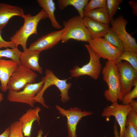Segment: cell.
Wrapping results in <instances>:
<instances>
[{
	"mask_svg": "<svg viewBox=\"0 0 137 137\" xmlns=\"http://www.w3.org/2000/svg\"><path fill=\"white\" fill-rule=\"evenodd\" d=\"M48 18L45 11L42 10L37 14L32 16L29 14L25 15L23 18V25L10 38L16 46L21 45L24 50L27 49V42L29 37L32 34L37 35V28L40 22Z\"/></svg>",
	"mask_w": 137,
	"mask_h": 137,
	"instance_id": "obj_1",
	"label": "cell"
},
{
	"mask_svg": "<svg viewBox=\"0 0 137 137\" xmlns=\"http://www.w3.org/2000/svg\"><path fill=\"white\" fill-rule=\"evenodd\" d=\"M102 73L103 80L108 86L104 95L112 103L121 101L123 96L121 91L119 74L115 61H107L103 67Z\"/></svg>",
	"mask_w": 137,
	"mask_h": 137,
	"instance_id": "obj_2",
	"label": "cell"
},
{
	"mask_svg": "<svg viewBox=\"0 0 137 137\" xmlns=\"http://www.w3.org/2000/svg\"><path fill=\"white\" fill-rule=\"evenodd\" d=\"M64 29L61 41L67 42L70 39L88 42L91 39L90 34L85 26L83 18L79 15L73 16L63 22Z\"/></svg>",
	"mask_w": 137,
	"mask_h": 137,
	"instance_id": "obj_3",
	"label": "cell"
},
{
	"mask_svg": "<svg viewBox=\"0 0 137 137\" xmlns=\"http://www.w3.org/2000/svg\"><path fill=\"white\" fill-rule=\"evenodd\" d=\"M45 76L43 77L44 79L43 86L34 98L35 102H38L45 108H49L45 104L43 95L47 89L53 85L56 86L60 91L61 101L63 103L68 101L70 99L68 95V91L72 86L71 83H67L66 79H59L50 69H46L45 71Z\"/></svg>",
	"mask_w": 137,
	"mask_h": 137,
	"instance_id": "obj_4",
	"label": "cell"
},
{
	"mask_svg": "<svg viewBox=\"0 0 137 137\" xmlns=\"http://www.w3.org/2000/svg\"><path fill=\"white\" fill-rule=\"evenodd\" d=\"M84 46L87 49L90 57L89 62L80 67L78 65L74 66L70 71L71 77L77 78L84 75H87L95 80L97 79L101 69V64L100 58L94 53L89 44Z\"/></svg>",
	"mask_w": 137,
	"mask_h": 137,
	"instance_id": "obj_5",
	"label": "cell"
},
{
	"mask_svg": "<svg viewBox=\"0 0 137 137\" xmlns=\"http://www.w3.org/2000/svg\"><path fill=\"white\" fill-rule=\"evenodd\" d=\"M37 76L33 71L19 65L9 79L7 90L14 92L20 91L27 85L35 82Z\"/></svg>",
	"mask_w": 137,
	"mask_h": 137,
	"instance_id": "obj_6",
	"label": "cell"
},
{
	"mask_svg": "<svg viewBox=\"0 0 137 137\" xmlns=\"http://www.w3.org/2000/svg\"><path fill=\"white\" fill-rule=\"evenodd\" d=\"M44 83V79L43 77L40 81L28 84L21 91H9L7 99L11 102L26 104L32 107H34L36 102L34 98L42 89Z\"/></svg>",
	"mask_w": 137,
	"mask_h": 137,
	"instance_id": "obj_7",
	"label": "cell"
},
{
	"mask_svg": "<svg viewBox=\"0 0 137 137\" xmlns=\"http://www.w3.org/2000/svg\"><path fill=\"white\" fill-rule=\"evenodd\" d=\"M110 29L115 32L123 42L124 51L137 53V44L135 39L128 33L126 27L128 22L122 15L110 21Z\"/></svg>",
	"mask_w": 137,
	"mask_h": 137,
	"instance_id": "obj_8",
	"label": "cell"
},
{
	"mask_svg": "<svg viewBox=\"0 0 137 137\" xmlns=\"http://www.w3.org/2000/svg\"><path fill=\"white\" fill-rule=\"evenodd\" d=\"M132 110L130 104H119L117 102L112 103L110 106L104 108L101 113L102 117L108 121L111 116H114L119 126V137H123L126 128V122L129 112Z\"/></svg>",
	"mask_w": 137,
	"mask_h": 137,
	"instance_id": "obj_9",
	"label": "cell"
},
{
	"mask_svg": "<svg viewBox=\"0 0 137 137\" xmlns=\"http://www.w3.org/2000/svg\"><path fill=\"white\" fill-rule=\"evenodd\" d=\"M88 42L95 53L100 58L115 61L123 53L102 38L91 39Z\"/></svg>",
	"mask_w": 137,
	"mask_h": 137,
	"instance_id": "obj_10",
	"label": "cell"
},
{
	"mask_svg": "<svg viewBox=\"0 0 137 137\" xmlns=\"http://www.w3.org/2000/svg\"><path fill=\"white\" fill-rule=\"evenodd\" d=\"M56 107L59 113L62 116H65L67 118L68 137H77L76 130L78 122L82 117L90 115L92 113L90 111H82L76 107L67 110L58 105L56 106Z\"/></svg>",
	"mask_w": 137,
	"mask_h": 137,
	"instance_id": "obj_11",
	"label": "cell"
},
{
	"mask_svg": "<svg viewBox=\"0 0 137 137\" xmlns=\"http://www.w3.org/2000/svg\"><path fill=\"white\" fill-rule=\"evenodd\" d=\"M119 71L123 97L130 92L137 79V71L127 62H121L116 63Z\"/></svg>",
	"mask_w": 137,
	"mask_h": 137,
	"instance_id": "obj_12",
	"label": "cell"
},
{
	"mask_svg": "<svg viewBox=\"0 0 137 137\" xmlns=\"http://www.w3.org/2000/svg\"><path fill=\"white\" fill-rule=\"evenodd\" d=\"M64 31L63 28L42 36L31 43L28 49L40 53L42 51L52 48L61 40Z\"/></svg>",
	"mask_w": 137,
	"mask_h": 137,
	"instance_id": "obj_13",
	"label": "cell"
},
{
	"mask_svg": "<svg viewBox=\"0 0 137 137\" xmlns=\"http://www.w3.org/2000/svg\"><path fill=\"white\" fill-rule=\"evenodd\" d=\"M25 15L22 8L0 2V30L2 31L12 18L18 16L23 18Z\"/></svg>",
	"mask_w": 137,
	"mask_h": 137,
	"instance_id": "obj_14",
	"label": "cell"
},
{
	"mask_svg": "<svg viewBox=\"0 0 137 137\" xmlns=\"http://www.w3.org/2000/svg\"><path fill=\"white\" fill-rule=\"evenodd\" d=\"M40 53L29 50L28 48L23 50L20 56V61L22 66L40 74L43 73V68L39 63Z\"/></svg>",
	"mask_w": 137,
	"mask_h": 137,
	"instance_id": "obj_15",
	"label": "cell"
},
{
	"mask_svg": "<svg viewBox=\"0 0 137 137\" xmlns=\"http://www.w3.org/2000/svg\"><path fill=\"white\" fill-rule=\"evenodd\" d=\"M41 109L39 107L28 110L19 118V121L22 126V130L25 136L30 137L33 123L37 121L39 124L40 118L39 113Z\"/></svg>",
	"mask_w": 137,
	"mask_h": 137,
	"instance_id": "obj_16",
	"label": "cell"
},
{
	"mask_svg": "<svg viewBox=\"0 0 137 137\" xmlns=\"http://www.w3.org/2000/svg\"><path fill=\"white\" fill-rule=\"evenodd\" d=\"M18 65L16 61L12 60L0 59V89L3 92L7 90L9 79Z\"/></svg>",
	"mask_w": 137,
	"mask_h": 137,
	"instance_id": "obj_17",
	"label": "cell"
},
{
	"mask_svg": "<svg viewBox=\"0 0 137 137\" xmlns=\"http://www.w3.org/2000/svg\"><path fill=\"white\" fill-rule=\"evenodd\" d=\"M84 24L91 37L94 39L103 37L110 29L109 24L104 23L90 18L84 17Z\"/></svg>",
	"mask_w": 137,
	"mask_h": 137,
	"instance_id": "obj_18",
	"label": "cell"
},
{
	"mask_svg": "<svg viewBox=\"0 0 137 137\" xmlns=\"http://www.w3.org/2000/svg\"><path fill=\"white\" fill-rule=\"evenodd\" d=\"M39 5L42 8L47 15L53 27L59 30L62 29V26L56 20L55 14L56 9L55 3L53 0H37Z\"/></svg>",
	"mask_w": 137,
	"mask_h": 137,
	"instance_id": "obj_19",
	"label": "cell"
},
{
	"mask_svg": "<svg viewBox=\"0 0 137 137\" xmlns=\"http://www.w3.org/2000/svg\"><path fill=\"white\" fill-rule=\"evenodd\" d=\"M84 17L90 18L106 24H109L110 20L107 8L96 9L91 11H83Z\"/></svg>",
	"mask_w": 137,
	"mask_h": 137,
	"instance_id": "obj_20",
	"label": "cell"
},
{
	"mask_svg": "<svg viewBox=\"0 0 137 137\" xmlns=\"http://www.w3.org/2000/svg\"><path fill=\"white\" fill-rule=\"evenodd\" d=\"M89 1V0H58L57 4L60 10L64 9L68 6H73L77 10L79 15L83 18L84 9Z\"/></svg>",
	"mask_w": 137,
	"mask_h": 137,
	"instance_id": "obj_21",
	"label": "cell"
},
{
	"mask_svg": "<svg viewBox=\"0 0 137 137\" xmlns=\"http://www.w3.org/2000/svg\"><path fill=\"white\" fill-rule=\"evenodd\" d=\"M104 39L122 52L124 51L122 41L116 33L110 28L103 37Z\"/></svg>",
	"mask_w": 137,
	"mask_h": 137,
	"instance_id": "obj_22",
	"label": "cell"
},
{
	"mask_svg": "<svg viewBox=\"0 0 137 137\" xmlns=\"http://www.w3.org/2000/svg\"><path fill=\"white\" fill-rule=\"evenodd\" d=\"M22 53L18 47L11 48H6L4 50L0 49V59L3 57L10 58L16 61L19 65H20V58Z\"/></svg>",
	"mask_w": 137,
	"mask_h": 137,
	"instance_id": "obj_23",
	"label": "cell"
},
{
	"mask_svg": "<svg viewBox=\"0 0 137 137\" xmlns=\"http://www.w3.org/2000/svg\"><path fill=\"white\" fill-rule=\"evenodd\" d=\"M124 60L128 62L137 71V53L127 51H124L120 57L115 61L116 63Z\"/></svg>",
	"mask_w": 137,
	"mask_h": 137,
	"instance_id": "obj_24",
	"label": "cell"
},
{
	"mask_svg": "<svg viewBox=\"0 0 137 137\" xmlns=\"http://www.w3.org/2000/svg\"><path fill=\"white\" fill-rule=\"evenodd\" d=\"M122 0H107V9L110 20L113 19V15L116 13Z\"/></svg>",
	"mask_w": 137,
	"mask_h": 137,
	"instance_id": "obj_25",
	"label": "cell"
},
{
	"mask_svg": "<svg viewBox=\"0 0 137 137\" xmlns=\"http://www.w3.org/2000/svg\"><path fill=\"white\" fill-rule=\"evenodd\" d=\"M9 127L10 133L8 137H24L22 124L19 121L13 122Z\"/></svg>",
	"mask_w": 137,
	"mask_h": 137,
	"instance_id": "obj_26",
	"label": "cell"
},
{
	"mask_svg": "<svg viewBox=\"0 0 137 137\" xmlns=\"http://www.w3.org/2000/svg\"><path fill=\"white\" fill-rule=\"evenodd\" d=\"M101 8H107L106 0H91L85 6L84 11H89Z\"/></svg>",
	"mask_w": 137,
	"mask_h": 137,
	"instance_id": "obj_27",
	"label": "cell"
},
{
	"mask_svg": "<svg viewBox=\"0 0 137 137\" xmlns=\"http://www.w3.org/2000/svg\"><path fill=\"white\" fill-rule=\"evenodd\" d=\"M134 88L132 91L123 97L121 101L123 105H126L130 104L133 99L137 97V79L134 82Z\"/></svg>",
	"mask_w": 137,
	"mask_h": 137,
	"instance_id": "obj_28",
	"label": "cell"
},
{
	"mask_svg": "<svg viewBox=\"0 0 137 137\" xmlns=\"http://www.w3.org/2000/svg\"><path fill=\"white\" fill-rule=\"evenodd\" d=\"M126 128L123 137H137V129L126 119Z\"/></svg>",
	"mask_w": 137,
	"mask_h": 137,
	"instance_id": "obj_29",
	"label": "cell"
},
{
	"mask_svg": "<svg viewBox=\"0 0 137 137\" xmlns=\"http://www.w3.org/2000/svg\"><path fill=\"white\" fill-rule=\"evenodd\" d=\"M2 31L0 30V49L3 48H14L16 47L12 41H7L2 37L1 33Z\"/></svg>",
	"mask_w": 137,
	"mask_h": 137,
	"instance_id": "obj_30",
	"label": "cell"
},
{
	"mask_svg": "<svg viewBox=\"0 0 137 137\" xmlns=\"http://www.w3.org/2000/svg\"><path fill=\"white\" fill-rule=\"evenodd\" d=\"M127 119L137 129V113L132 110L129 113Z\"/></svg>",
	"mask_w": 137,
	"mask_h": 137,
	"instance_id": "obj_31",
	"label": "cell"
},
{
	"mask_svg": "<svg viewBox=\"0 0 137 137\" xmlns=\"http://www.w3.org/2000/svg\"><path fill=\"white\" fill-rule=\"evenodd\" d=\"M130 6L132 9V12L136 16H137V2L135 0H132L129 2Z\"/></svg>",
	"mask_w": 137,
	"mask_h": 137,
	"instance_id": "obj_32",
	"label": "cell"
},
{
	"mask_svg": "<svg viewBox=\"0 0 137 137\" xmlns=\"http://www.w3.org/2000/svg\"><path fill=\"white\" fill-rule=\"evenodd\" d=\"M10 133V128H6L4 131L0 135V137H8Z\"/></svg>",
	"mask_w": 137,
	"mask_h": 137,
	"instance_id": "obj_33",
	"label": "cell"
},
{
	"mask_svg": "<svg viewBox=\"0 0 137 137\" xmlns=\"http://www.w3.org/2000/svg\"><path fill=\"white\" fill-rule=\"evenodd\" d=\"M130 104L131 105L132 110L137 112V101L134 99L132 100Z\"/></svg>",
	"mask_w": 137,
	"mask_h": 137,
	"instance_id": "obj_34",
	"label": "cell"
},
{
	"mask_svg": "<svg viewBox=\"0 0 137 137\" xmlns=\"http://www.w3.org/2000/svg\"><path fill=\"white\" fill-rule=\"evenodd\" d=\"M114 132L115 137H119V133L118 131V130L117 128V126L116 124V122H115L113 126ZM104 137H107L105 136Z\"/></svg>",
	"mask_w": 137,
	"mask_h": 137,
	"instance_id": "obj_35",
	"label": "cell"
},
{
	"mask_svg": "<svg viewBox=\"0 0 137 137\" xmlns=\"http://www.w3.org/2000/svg\"><path fill=\"white\" fill-rule=\"evenodd\" d=\"M43 133V130L41 129H40L39 130L38 132V135L37 137H42V135ZM48 133L46 134L44 137H47Z\"/></svg>",
	"mask_w": 137,
	"mask_h": 137,
	"instance_id": "obj_36",
	"label": "cell"
},
{
	"mask_svg": "<svg viewBox=\"0 0 137 137\" xmlns=\"http://www.w3.org/2000/svg\"><path fill=\"white\" fill-rule=\"evenodd\" d=\"M3 94L2 93L0 92V106L1 102L3 100Z\"/></svg>",
	"mask_w": 137,
	"mask_h": 137,
	"instance_id": "obj_37",
	"label": "cell"
}]
</instances>
